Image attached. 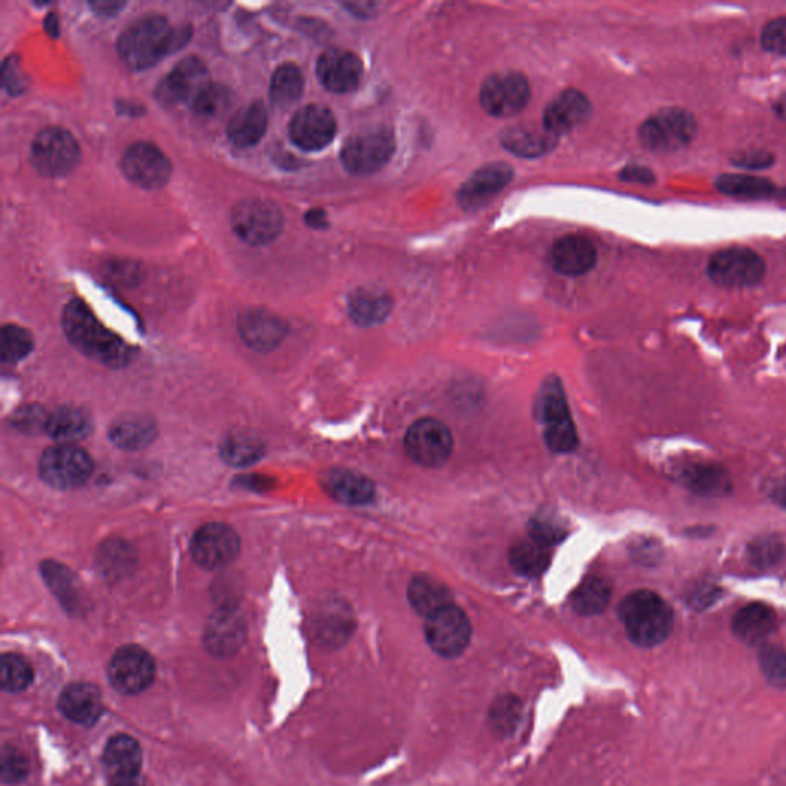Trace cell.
<instances>
[{"label": "cell", "instance_id": "cell-20", "mask_svg": "<svg viewBox=\"0 0 786 786\" xmlns=\"http://www.w3.org/2000/svg\"><path fill=\"white\" fill-rule=\"evenodd\" d=\"M591 105L577 89H564L547 105L542 125L554 137L570 133L590 117Z\"/></svg>", "mask_w": 786, "mask_h": 786}, {"label": "cell", "instance_id": "cell-51", "mask_svg": "<svg viewBox=\"0 0 786 786\" xmlns=\"http://www.w3.org/2000/svg\"><path fill=\"white\" fill-rule=\"evenodd\" d=\"M622 180L633 182V184H653L654 175L650 170L642 166L625 167L621 174Z\"/></svg>", "mask_w": 786, "mask_h": 786}, {"label": "cell", "instance_id": "cell-52", "mask_svg": "<svg viewBox=\"0 0 786 786\" xmlns=\"http://www.w3.org/2000/svg\"><path fill=\"white\" fill-rule=\"evenodd\" d=\"M771 163H773V158L770 154L751 152V154L737 159L736 165L743 166L745 170H760V167L770 166Z\"/></svg>", "mask_w": 786, "mask_h": 786}, {"label": "cell", "instance_id": "cell-11", "mask_svg": "<svg viewBox=\"0 0 786 786\" xmlns=\"http://www.w3.org/2000/svg\"><path fill=\"white\" fill-rule=\"evenodd\" d=\"M528 100L531 85L521 73L494 74L481 88V107L494 117H512L527 107Z\"/></svg>", "mask_w": 786, "mask_h": 786}, {"label": "cell", "instance_id": "cell-58", "mask_svg": "<svg viewBox=\"0 0 786 786\" xmlns=\"http://www.w3.org/2000/svg\"><path fill=\"white\" fill-rule=\"evenodd\" d=\"M774 110H776L778 117L785 118L786 121V95L782 96L781 99L777 100Z\"/></svg>", "mask_w": 786, "mask_h": 786}, {"label": "cell", "instance_id": "cell-39", "mask_svg": "<svg viewBox=\"0 0 786 786\" xmlns=\"http://www.w3.org/2000/svg\"><path fill=\"white\" fill-rule=\"evenodd\" d=\"M610 596H612V590H610L609 583L602 577L590 576L576 588L572 602L577 613L584 614V616H595L607 609Z\"/></svg>", "mask_w": 786, "mask_h": 786}, {"label": "cell", "instance_id": "cell-6", "mask_svg": "<svg viewBox=\"0 0 786 786\" xmlns=\"http://www.w3.org/2000/svg\"><path fill=\"white\" fill-rule=\"evenodd\" d=\"M45 483L61 490L76 489L91 478L92 458L73 445L51 447L42 454L39 465Z\"/></svg>", "mask_w": 786, "mask_h": 786}, {"label": "cell", "instance_id": "cell-50", "mask_svg": "<svg viewBox=\"0 0 786 786\" xmlns=\"http://www.w3.org/2000/svg\"><path fill=\"white\" fill-rule=\"evenodd\" d=\"M3 87L10 95H21L27 89V76H25L24 70L21 68L16 58L7 59L3 62Z\"/></svg>", "mask_w": 786, "mask_h": 786}, {"label": "cell", "instance_id": "cell-19", "mask_svg": "<svg viewBox=\"0 0 786 786\" xmlns=\"http://www.w3.org/2000/svg\"><path fill=\"white\" fill-rule=\"evenodd\" d=\"M316 76L324 88L337 95H345L359 87L363 77V63L352 51L333 48L320 55L316 62Z\"/></svg>", "mask_w": 786, "mask_h": 786}, {"label": "cell", "instance_id": "cell-18", "mask_svg": "<svg viewBox=\"0 0 786 786\" xmlns=\"http://www.w3.org/2000/svg\"><path fill=\"white\" fill-rule=\"evenodd\" d=\"M211 85L210 70L199 58L189 55L174 66L159 89L162 99L192 107Z\"/></svg>", "mask_w": 786, "mask_h": 786}, {"label": "cell", "instance_id": "cell-49", "mask_svg": "<svg viewBox=\"0 0 786 786\" xmlns=\"http://www.w3.org/2000/svg\"><path fill=\"white\" fill-rule=\"evenodd\" d=\"M760 42L770 53L786 55V17L769 22L763 28Z\"/></svg>", "mask_w": 786, "mask_h": 786}, {"label": "cell", "instance_id": "cell-24", "mask_svg": "<svg viewBox=\"0 0 786 786\" xmlns=\"http://www.w3.org/2000/svg\"><path fill=\"white\" fill-rule=\"evenodd\" d=\"M550 260L560 274L579 277L595 266L596 249L586 237L565 236L551 248Z\"/></svg>", "mask_w": 786, "mask_h": 786}, {"label": "cell", "instance_id": "cell-12", "mask_svg": "<svg viewBox=\"0 0 786 786\" xmlns=\"http://www.w3.org/2000/svg\"><path fill=\"white\" fill-rule=\"evenodd\" d=\"M108 676L115 690L122 695H139L154 681V658L139 646L122 647L111 659Z\"/></svg>", "mask_w": 786, "mask_h": 786}, {"label": "cell", "instance_id": "cell-54", "mask_svg": "<svg viewBox=\"0 0 786 786\" xmlns=\"http://www.w3.org/2000/svg\"><path fill=\"white\" fill-rule=\"evenodd\" d=\"M125 3L122 2H96L91 3L92 9L96 10L97 14H107V16H114L118 10L123 9Z\"/></svg>", "mask_w": 786, "mask_h": 786}, {"label": "cell", "instance_id": "cell-25", "mask_svg": "<svg viewBox=\"0 0 786 786\" xmlns=\"http://www.w3.org/2000/svg\"><path fill=\"white\" fill-rule=\"evenodd\" d=\"M59 708L63 716L80 725H92L103 710L102 693L88 682H76L62 691Z\"/></svg>", "mask_w": 786, "mask_h": 786}, {"label": "cell", "instance_id": "cell-7", "mask_svg": "<svg viewBox=\"0 0 786 786\" xmlns=\"http://www.w3.org/2000/svg\"><path fill=\"white\" fill-rule=\"evenodd\" d=\"M765 262L748 248H729L714 253L708 275L722 288L740 289L758 285L765 277Z\"/></svg>", "mask_w": 786, "mask_h": 786}, {"label": "cell", "instance_id": "cell-5", "mask_svg": "<svg viewBox=\"0 0 786 786\" xmlns=\"http://www.w3.org/2000/svg\"><path fill=\"white\" fill-rule=\"evenodd\" d=\"M395 151L394 133L385 126L353 134L341 149L342 166L353 175H369L382 170Z\"/></svg>", "mask_w": 786, "mask_h": 786}, {"label": "cell", "instance_id": "cell-9", "mask_svg": "<svg viewBox=\"0 0 786 786\" xmlns=\"http://www.w3.org/2000/svg\"><path fill=\"white\" fill-rule=\"evenodd\" d=\"M33 165L48 177H62L76 170L80 147L73 134L62 128H45L32 147Z\"/></svg>", "mask_w": 786, "mask_h": 786}, {"label": "cell", "instance_id": "cell-56", "mask_svg": "<svg viewBox=\"0 0 786 786\" xmlns=\"http://www.w3.org/2000/svg\"><path fill=\"white\" fill-rule=\"evenodd\" d=\"M110 786H144V778L141 776L114 778Z\"/></svg>", "mask_w": 786, "mask_h": 786}, {"label": "cell", "instance_id": "cell-55", "mask_svg": "<svg viewBox=\"0 0 786 786\" xmlns=\"http://www.w3.org/2000/svg\"><path fill=\"white\" fill-rule=\"evenodd\" d=\"M307 223L309 226L315 227V229H323V227L327 226L326 214L322 210L308 212Z\"/></svg>", "mask_w": 786, "mask_h": 786}, {"label": "cell", "instance_id": "cell-40", "mask_svg": "<svg viewBox=\"0 0 786 786\" xmlns=\"http://www.w3.org/2000/svg\"><path fill=\"white\" fill-rule=\"evenodd\" d=\"M220 454L225 463L234 465V467H246V465L257 463L263 457L264 446L260 438L252 437V435L234 434L222 442Z\"/></svg>", "mask_w": 786, "mask_h": 786}, {"label": "cell", "instance_id": "cell-26", "mask_svg": "<svg viewBox=\"0 0 786 786\" xmlns=\"http://www.w3.org/2000/svg\"><path fill=\"white\" fill-rule=\"evenodd\" d=\"M502 145L507 151L517 158L534 159L547 154L550 149L557 147L558 137L547 132L544 125L536 126L532 123L510 126L501 136Z\"/></svg>", "mask_w": 786, "mask_h": 786}, {"label": "cell", "instance_id": "cell-15", "mask_svg": "<svg viewBox=\"0 0 786 786\" xmlns=\"http://www.w3.org/2000/svg\"><path fill=\"white\" fill-rule=\"evenodd\" d=\"M123 174L145 189L162 188L170 180L173 167L162 149L148 141H137L126 149L122 159Z\"/></svg>", "mask_w": 786, "mask_h": 786}, {"label": "cell", "instance_id": "cell-22", "mask_svg": "<svg viewBox=\"0 0 786 786\" xmlns=\"http://www.w3.org/2000/svg\"><path fill=\"white\" fill-rule=\"evenodd\" d=\"M246 639V625L236 609H220L208 622L204 642L212 654L226 658L240 650Z\"/></svg>", "mask_w": 786, "mask_h": 786}, {"label": "cell", "instance_id": "cell-10", "mask_svg": "<svg viewBox=\"0 0 786 786\" xmlns=\"http://www.w3.org/2000/svg\"><path fill=\"white\" fill-rule=\"evenodd\" d=\"M406 452L424 467H439L449 460L453 438L449 427L435 419H423L409 427L404 438Z\"/></svg>", "mask_w": 786, "mask_h": 786}, {"label": "cell", "instance_id": "cell-28", "mask_svg": "<svg viewBox=\"0 0 786 786\" xmlns=\"http://www.w3.org/2000/svg\"><path fill=\"white\" fill-rule=\"evenodd\" d=\"M141 760L144 756L139 743L126 734L110 739L103 752V765L111 781L140 776Z\"/></svg>", "mask_w": 786, "mask_h": 786}, {"label": "cell", "instance_id": "cell-3", "mask_svg": "<svg viewBox=\"0 0 786 786\" xmlns=\"http://www.w3.org/2000/svg\"><path fill=\"white\" fill-rule=\"evenodd\" d=\"M620 616L628 638L639 647L664 642L674 624L672 607L650 590H636L625 596L620 606Z\"/></svg>", "mask_w": 786, "mask_h": 786}, {"label": "cell", "instance_id": "cell-44", "mask_svg": "<svg viewBox=\"0 0 786 786\" xmlns=\"http://www.w3.org/2000/svg\"><path fill=\"white\" fill-rule=\"evenodd\" d=\"M785 547L776 536H762L748 546V558L754 567L769 569L784 557Z\"/></svg>", "mask_w": 786, "mask_h": 786}, {"label": "cell", "instance_id": "cell-42", "mask_svg": "<svg viewBox=\"0 0 786 786\" xmlns=\"http://www.w3.org/2000/svg\"><path fill=\"white\" fill-rule=\"evenodd\" d=\"M32 665L22 656L7 653L2 656V688L5 691L18 693L27 690L32 685Z\"/></svg>", "mask_w": 786, "mask_h": 786}, {"label": "cell", "instance_id": "cell-31", "mask_svg": "<svg viewBox=\"0 0 786 786\" xmlns=\"http://www.w3.org/2000/svg\"><path fill=\"white\" fill-rule=\"evenodd\" d=\"M324 486L342 504H367L375 495L374 483L367 476L352 471L330 472Z\"/></svg>", "mask_w": 786, "mask_h": 786}, {"label": "cell", "instance_id": "cell-43", "mask_svg": "<svg viewBox=\"0 0 786 786\" xmlns=\"http://www.w3.org/2000/svg\"><path fill=\"white\" fill-rule=\"evenodd\" d=\"M35 341L32 334L24 327L16 324H7L2 329V361L3 363H16L25 359L33 350Z\"/></svg>", "mask_w": 786, "mask_h": 786}, {"label": "cell", "instance_id": "cell-47", "mask_svg": "<svg viewBox=\"0 0 786 786\" xmlns=\"http://www.w3.org/2000/svg\"><path fill=\"white\" fill-rule=\"evenodd\" d=\"M28 774V762L16 748L5 747L2 751V781L5 784H17Z\"/></svg>", "mask_w": 786, "mask_h": 786}, {"label": "cell", "instance_id": "cell-57", "mask_svg": "<svg viewBox=\"0 0 786 786\" xmlns=\"http://www.w3.org/2000/svg\"><path fill=\"white\" fill-rule=\"evenodd\" d=\"M45 28H47V32L50 33V36L58 37L59 22L55 14H48L47 18H45Z\"/></svg>", "mask_w": 786, "mask_h": 786}, {"label": "cell", "instance_id": "cell-37", "mask_svg": "<svg viewBox=\"0 0 786 786\" xmlns=\"http://www.w3.org/2000/svg\"><path fill=\"white\" fill-rule=\"evenodd\" d=\"M303 73L294 63H283L272 74L270 97L275 107L292 105L303 95Z\"/></svg>", "mask_w": 786, "mask_h": 786}, {"label": "cell", "instance_id": "cell-32", "mask_svg": "<svg viewBox=\"0 0 786 786\" xmlns=\"http://www.w3.org/2000/svg\"><path fill=\"white\" fill-rule=\"evenodd\" d=\"M682 483L699 497H724L732 490V479L721 465L693 464L682 472Z\"/></svg>", "mask_w": 786, "mask_h": 786}, {"label": "cell", "instance_id": "cell-21", "mask_svg": "<svg viewBox=\"0 0 786 786\" xmlns=\"http://www.w3.org/2000/svg\"><path fill=\"white\" fill-rule=\"evenodd\" d=\"M513 170L506 163H490L479 167L458 192V200L465 210H475L498 196L512 182Z\"/></svg>", "mask_w": 786, "mask_h": 786}, {"label": "cell", "instance_id": "cell-48", "mask_svg": "<svg viewBox=\"0 0 786 786\" xmlns=\"http://www.w3.org/2000/svg\"><path fill=\"white\" fill-rule=\"evenodd\" d=\"M132 562V551H129L125 544L111 542L110 546L102 550V554H100V564H102L103 570L110 573V575H114V573L122 575V572L128 570Z\"/></svg>", "mask_w": 786, "mask_h": 786}, {"label": "cell", "instance_id": "cell-2", "mask_svg": "<svg viewBox=\"0 0 786 786\" xmlns=\"http://www.w3.org/2000/svg\"><path fill=\"white\" fill-rule=\"evenodd\" d=\"M62 326L70 341L89 359L111 367L125 366L132 360V348L103 326L84 301L73 300L66 304Z\"/></svg>", "mask_w": 786, "mask_h": 786}, {"label": "cell", "instance_id": "cell-35", "mask_svg": "<svg viewBox=\"0 0 786 786\" xmlns=\"http://www.w3.org/2000/svg\"><path fill=\"white\" fill-rule=\"evenodd\" d=\"M158 428L151 420L141 415H126L115 421L110 431L111 441L125 450H139L151 445Z\"/></svg>", "mask_w": 786, "mask_h": 786}, {"label": "cell", "instance_id": "cell-53", "mask_svg": "<svg viewBox=\"0 0 786 786\" xmlns=\"http://www.w3.org/2000/svg\"><path fill=\"white\" fill-rule=\"evenodd\" d=\"M770 497L777 506L786 509V475L774 481L773 486L770 487Z\"/></svg>", "mask_w": 786, "mask_h": 786}, {"label": "cell", "instance_id": "cell-17", "mask_svg": "<svg viewBox=\"0 0 786 786\" xmlns=\"http://www.w3.org/2000/svg\"><path fill=\"white\" fill-rule=\"evenodd\" d=\"M337 121L329 108L308 105L298 110L289 123L290 140L304 151H320L334 140Z\"/></svg>", "mask_w": 786, "mask_h": 786}, {"label": "cell", "instance_id": "cell-36", "mask_svg": "<svg viewBox=\"0 0 786 786\" xmlns=\"http://www.w3.org/2000/svg\"><path fill=\"white\" fill-rule=\"evenodd\" d=\"M392 311V300L379 290L361 289L349 300V315L360 326H375L385 322Z\"/></svg>", "mask_w": 786, "mask_h": 786}, {"label": "cell", "instance_id": "cell-1", "mask_svg": "<svg viewBox=\"0 0 786 786\" xmlns=\"http://www.w3.org/2000/svg\"><path fill=\"white\" fill-rule=\"evenodd\" d=\"M191 39V28H173L165 17L149 14L129 25L118 39L117 51L128 68H151Z\"/></svg>", "mask_w": 786, "mask_h": 786}, {"label": "cell", "instance_id": "cell-41", "mask_svg": "<svg viewBox=\"0 0 786 786\" xmlns=\"http://www.w3.org/2000/svg\"><path fill=\"white\" fill-rule=\"evenodd\" d=\"M716 186L719 191L736 199H765L774 192V185L770 180L747 174L722 175Z\"/></svg>", "mask_w": 786, "mask_h": 786}, {"label": "cell", "instance_id": "cell-34", "mask_svg": "<svg viewBox=\"0 0 786 786\" xmlns=\"http://www.w3.org/2000/svg\"><path fill=\"white\" fill-rule=\"evenodd\" d=\"M409 601L421 616H432L452 603V594L446 584L431 576H416L409 586Z\"/></svg>", "mask_w": 786, "mask_h": 786}, {"label": "cell", "instance_id": "cell-27", "mask_svg": "<svg viewBox=\"0 0 786 786\" xmlns=\"http://www.w3.org/2000/svg\"><path fill=\"white\" fill-rule=\"evenodd\" d=\"M92 431V420L84 409L63 406L47 416L45 432L59 445H73L88 437Z\"/></svg>", "mask_w": 786, "mask_h": 786}, {"label": "cell", "instance_id": "cell-16", "mask_svg": "<svg viewBox=\"0 0 786 786\" xmlns=\"http://www.w3.org/2000/svg\"><path fill=\"white\" fill-rule=\"evenodd\" d=\"M194 560L203 569L226 567L240 551V539L229 525L212 523L203 525L191 542Z\"/></svg>", "mask_w": 786, "mask_h": 786}, {"label": "cell", "instance_id": "cell-38", "mask_svg": "<svg viewBox=\"0 0 786 786\" xmlns=\"http://www.w3.org/2000/svg\"><path fill=\"white\" fill-rule=\"evenodd\" d=\"M42 573L48 587L61 599L63 606L68 609L82 607L84 595H82L80 583L71 570L63 567L58 562L47 561L42 565Z\"/></svg>", "mask_w": 786, "mask_h": 786}, {"label": "cell", "instance_id": "cell-8", "mask_svg": "<svg viewBox=\"0 0 786 786\" xmlns=\"http://www.w3.org/2000/svg\"><path fill=\"white\" fill-rule=\"evenodd\" d=\"M283 212L274 201L248 199L238 203L233 211V227L246 244L263 246L280 236Z\"/></svg>", "mask_w": 786, "mask_h": 786}, {"label": "cell", "instance_id": "cell-14", "mask_svg": "<svg viewBox=\"0 0 786 786\" xmlns=\"http://www.w3.org/2000/svg\"><path fill=\"white\" fill-rule=\"evenodd\" d=\"M541 416L546 424V442L553 452H573L577 446V434L567 400L560 383H547L541 398Z\"/></svg>", "mask_w": 786, "mask_h": 786}, {"label": "cell", "instance_id": "cell-30", "mask_svg": "<svg viewBox=\"0 0 786 786\" xmlns=\"http://www.w3.org/2000/svg\"><path fill=\"white\" fill-rule=\"evenodd\" d=\"M774 628H776V613L765 603H748L733 620L734 635L750 646L769 638Z\"/></svg>", "mask_w": 786, "mask_h": 786}, {"label": "cell", "instance_id": "cell-23", "mask_svg": "<svg viewBox=\"0 0 786 786\" xmlns=\"http://www.w3.org/2000/svg\"><path fill=\"white\" fill-rule=\"evenodd\" d=\"M238 330L249 348L270 352L277 348L286 335V324L271 312L255 309L245 312L238 322Z\"/></svg>", "mask_w": 786, "mask_h": 786}, {"label": "cell", "instance_id": "cell-46", "mask_svg": "<svg viewBox=\"0 0 786 786\" xmlns=\"http://www.w3.org/2000/svg\"><path fill=\"white\" fill-rule=\"evenodd\" d=\"M762 672L773 684L786 687V651L777 647H765L760 653Z\"/></svg>", "mask_w": 786, "mask_h": 786}, {"label": "cell", "instance_id": "cell-45", "mask_svg": "<svg viewBox=\"0 0 786 786\" xmlns=\"http://www.w3.org/2000/svg\"><path fill=\"white\" fill-rule=\"evenodd\" d=\"M230 92L227 91L222 85L212 84L207 91L194 102V113L200 115H207V117H214V115L222 114L223 111L229 107Z\"/></svg>", "mask_w": 786, "mask_h": 786}, {"label": "cell", "instance_id": "cell-29", "mask_svg": "<svg viewBox=\"0 0 786 786\" xmlns=\"http://www.w3.org/2000/svg\"><path fill=\"white\" fill-rule=\"evenodd\" d=\"M267 128V110L263 102L249 103L230 117L227 137L238 148H251L263 139Z\"/></svg>", "mask_w": 786, "mask_h": 786}, {"label": "cell", "instance_id": "cell-4", "mask_svg": "<svg viewBox=\"0 0 786 786\" xmlns=\"http://www.w3.org/2000/svg\"><path fill=\"white\" fill-rule=\"evenodd\" d=\"M698 122L695 115L681 108H665L640 125V144L648 151L669 154L684 149L695 140Z\"/></svg>", "mask_w": 786, "mask_h": 786}, {"label": "cell", "instance_id": "cell-33", "mask_svg": "<svg viewBox=\"0 0 786 786\" xmlns=\"http://www.w3.org/2000/svg\"><path fill=\"white\" fill-rule=\"evenodd\" d=\"M551 549H553V546H550V544L528 535V538L513 544L512 549H510V562H512V567L521 575L539 576L550 565Z\"/></svg>", "mask_w": 786, "mask_h": 786}, {"label": "cell", "instance_id": "cell-13", "mask_svg": "<svg viewBox=\"0 0 786 786\" xmlns=\"http://www.w3.org/2000/svg\"><path fill=\"white\" fill-rule=\"evenodd\" d=\"M472 638V625L463 610L450 603L427 617L426 639L435 653L454 658L463 653Z\"/></svg>", "mask_w": 786, "mask_h": 786}]
</instances>
